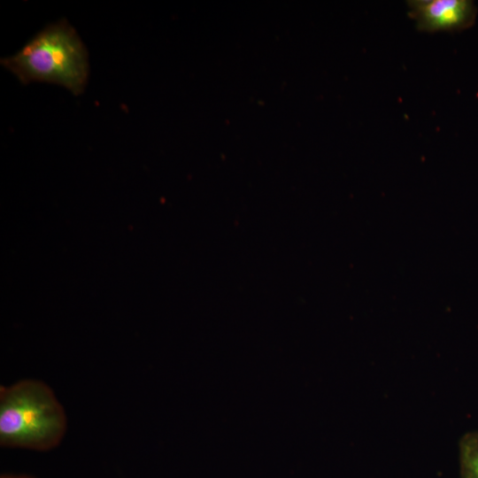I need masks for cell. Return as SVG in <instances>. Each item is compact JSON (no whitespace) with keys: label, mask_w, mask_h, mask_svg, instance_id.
Returning <instances> with one entry per match:
<instances>
[{"label":"cell","mask_w":478,"mask_h":478,"mask_svg":"<svg viewBox=\"0 0 478 478\" xmlns=\"http://www.w3.org/2000/svg\"><path fill=\"white\" fill-rule=\"evenodd\" d=\"M459 452L460 478H478V430L461 436Z\"/></svg>","instance_id":"277c9868"},{"label":"cell","mask_w":478,"mask_h":478,"mask_svg":"<svg viewBox=\"0 0 478 478\" xmlns=\"http://www.w3.org/2000/svg\"><path fill=\"white\" fill-rule=\"evenodd\" d=\"M407 5L418 30L428 33L466 29L474 23L477 13L468 0H411Z\"/></svg>","instance_id":"3957f363"},{"label":"cell","mask_w":478,"mask_h":478,"mask_svg":"<svg viewBox=\"0 0 478 478\" xmlns=\"http://www.w3.org/2000/svg\"><path fill=\"white\" fill-rule=\"evenodd\" d=\"M66 415L43 382L25 379L0 387V445L49 451L66 430Z\"/></svg>","instance_id":"6da1fadb"},{"label":"cell","mask_w":478,"mask_h":478,"mask_svg":"<svg viewBox=\"0 0 478 478\" xmlns=\"http://www.w3.org/2000/svg\"><path fill=\"white\" fill-rule=\"evenodd\" d=\"M0 478H31L27 475H19V474H2Z\"/></svg>","instance_id":"5b68a950"},{"label":"cell","mask_w":478,"mask_h":478,"mask_svg":"<svg viewBox=\"0 0 478 478\" xmlns=\"http://www.w3.org/2000/svg\"><path fill=\"white\" fill-rule=\"evenodd\" d=\"M1 64L23 84H58L75 96L83 92L89 73L87 50L66 19L47 26Z\"/></svg>","instance_id":"7a4b0ae2"}]
</instances>
